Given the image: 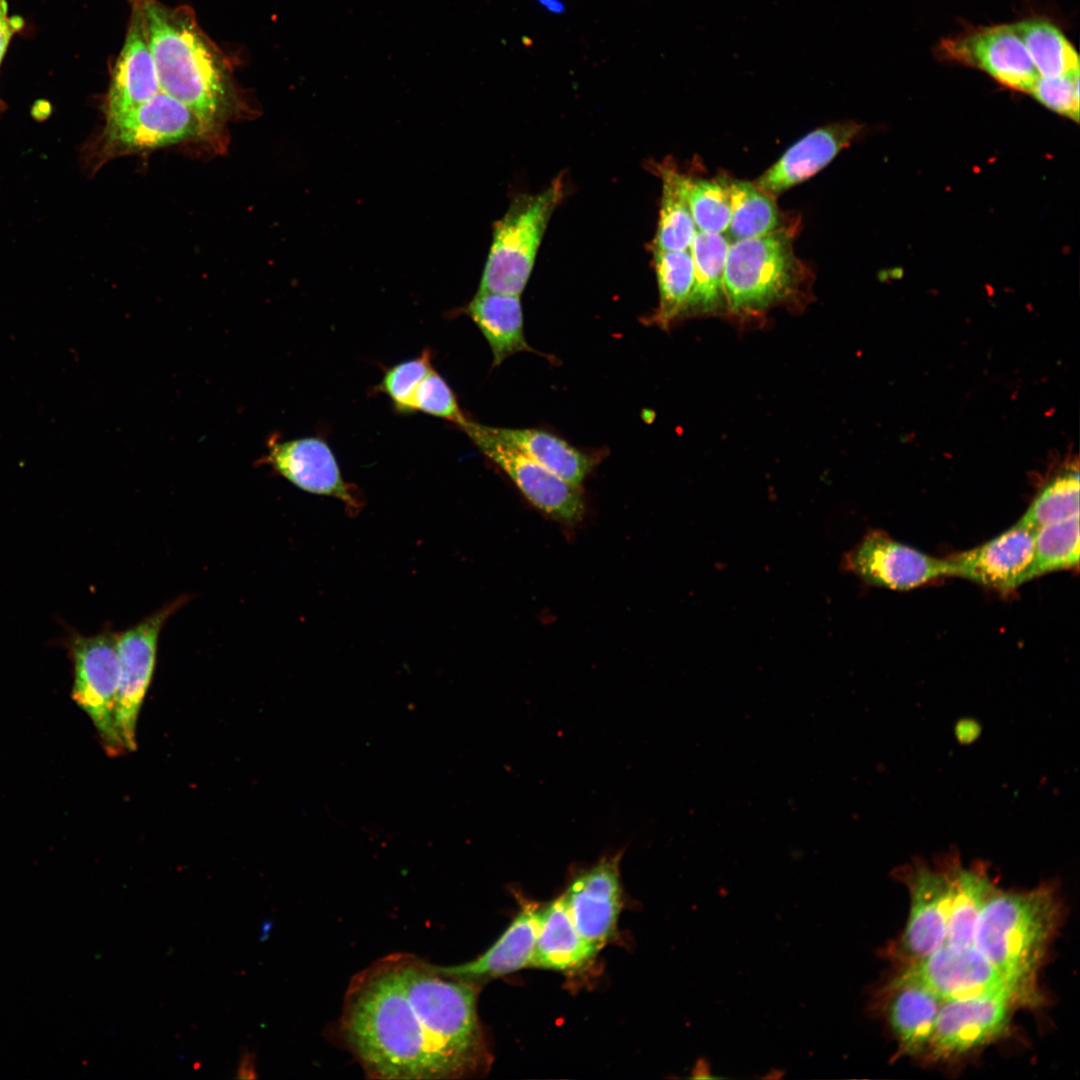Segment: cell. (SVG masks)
I'll use <instances>...</instances> for the list:
<instances>
[{"mask_svg":"<svg viewBox=\"0 0 1080 1080\" xmlns=\"http://www.w3.org/2000/svg\"><path fill=\"white\" fill-rule=\"evenodd\" d=\"M1035 531L1019 523L995 538L947 558L950 576L968 579L1000 591L1023 584L1030 564Z\"/></svg>","mask_w":1080,"mask_h":1080,"instance_id":"ac0fdd59","label":"cell"},{"mask_svg":"<svg viewBox=\"0 0 1080 1080\" xmlns=\"http://www.w3.org/2000/svg\"><path fill=\"white\" fill-rule=\"evenodd\" d=\"M729 239L720 233L696 231L690 246L694 279L683 316L720 315L727 310L724 272Z\"/></svg>","mask_w":1080,"mask_h":1080,"instance_id":"484cf974","label":"cell"},{"mask_svg":"<svg viewBox=\"0 0 1080 1080\" xmlns=\"http://www.w3.org/2000/svg\"><path fill=\"white\" fill-rule=\"evenodd\" d=\"M460 428L539 510L567 524L576 523L582 518L584 501L579 486L565 481L502 443L490 434L483 424L467 419Z\"/></svg>","mask_w":1080,"mask_h":1080,"instance_id":"8fae6325","label":"cell"},{"mask_svg":"<svg viewBox=\"0 0 1080 1080\" xmlns=\"http://www.w3.org/2000/svg\"><path fill=\"white\" fill-rule=\"evenodd\" d=\"M598 949L578 932L564 894L541 909L532 966L553 970L576 969Z\"/></svg>","mask_w":1080,"mask_h":1080,"instance_id":"603a6c76","label":"cell"},{"mask_svg":"<svg viewBox=\"0 0 1080 1080\" xmlns=\"http://www.w3.org/2000/svg\"><path fill=\"white\" fill-rule=\"evenodd\" d=\"M883 1012L900 1050L923 1055L943 1001L915 983L891 978L880 991Z\"/></svg>","mask_w":1080,"mask_h":1080,"instance_id":"ffe728a7","label":"cell"},{"mask_svg":"<svg viewBox=\"0 0 1080 1080\" xmlns=\"http://www.w3.org/2000/svg\"><path fill=\"white\" fill-rule=\"evenodd\" d=\"M426 414L450 421L461 427L466 421L457 398L445 381L433 368L418 385L413 399L412 412Z\"/></svg>","mask_w":1080,"mask_h":1080,"instance_id":"e575fe53","label":"cell"},{"mask_svg":"<svg viewBox=\"0 0 1080 1080\" xmlns=\"http://www.w3.org/2000/svg\"><path fill=\"white\" fill-rule=\"evenodd\" d=\"M950 877L951 900L945 944L958 947L973 945L974 930L980 912L996 889L983 863L965 868L959 857L950 853L942 860Z\"/></svg>","mask_w":1080,"mask_h":1080,"instance_id":"7402d4cb","label":"cell"},{"mask_svg":"<svg viewBox=\"0 0 1080 1080\" xmlns=\"http://www.w3.org/2000/svg\"><path fill=\"white\" fill-rule=\"evenodd\" d=\"M895 875L908 888L910 911L903 932L889 945L887 954L903 967L945 944L951 882L942 861L931 867L922 859H914L898 867Z\"/></svg>","mask_w":1080,"mask_h":1080,"instance_id":"ba28073f","label":"cell"},{"mask_svg":"<svg viewBox=\"0 0 1080 1080\" xmlns=\"http://www.w3.org/2000/svg\"><path fill=\"white\" fill-rule=\"evenodd\" d=\"M485 426L496 439L575 486L582 483L595 465L591 455L547 431Z\"/></svg>","mask_w":1080,"mask_h":1080,"instance_id":"cb8c5ba5","label":"cell"},{"mask_svg":"<svg viewBox=\"0 0 1080 1080\" xmlns=\"http://www.w3.org/2000/svg\"><path fill=\"white\" fill-rule=\"evenodd\" d=\"M129 1L127 32L103 102L105 122L126 114L161 91L142 9L137 0Z\"/></svg>","mask_w":1080,"mask_h":1080,"instance_id":"e0dca14e","label":"cell"},{"mask_svg":"<svg viewBox=\"0 0 1080 1080\" xmlns=\"http://www.w3.org/2000/svg\"><path fill=\"white\" fill-rule=\"evenodd\" d=\"M842 568L867 584L893 590H908L950 576L947 559L929 556L879 530L868 532L844 555Z\"/></svg>","mask_w":1080,"mask_h":1080,"instance_id":"4fadbf2b","label":"cell"},{"mask_svg":"<svg viewBox=\"0 0 1080 1080\" xmlns=\"http://www.w3.org/2000/svg\"><path fill=\"white\" fill-rule=\"evenodd\" d=\"M684 189L696 229L720 234L726 232L731 208L725 183L685 176Z\"/></svg>","mask_w":1080,"mask_h":1080,"instance_id":"d6a6232c","label":"cell"},{"mask_svg":"<svg viewBox=\"0 0 1080 1080\" xmlns=\"http://www.w3.org/2000/svg\"><path fill=\"white\" fill-rule=\"evenodd\" d=\"M980 733L981 726L974 719H961L955 725V736L961 744H970L974 742L979 737Z\"/></svg>","mask_w":1080,"mask_h":1080,"instance_id":"74e56055","label":"cell"},{"mask_svg":"<svg viewBox=\"0 0 1080 1080\" xmlns=\"http://www.w3.org/2000/svg\"><path fill=\"white\" fill-rule=\"evenodd\" d=\"M237 1075L239 1078H255V1056L246 1051L240 1059Z\"/></svg>","mask_w":1080,"mask_h":1080,"instance_id":"f35d334b","label":"cell"},{"mask_svg":"<svg viewBox=\"0 0 1080 1080\" xmlns=\"http://www.w3.org/2000/svg\"><path fill=\"white\" fill-rule=\"evenodd\" d=\"M861 128L854 121H843L810 132L792 145L754 184L771 197L779 195L824 168L849 145Z\"/></svg>","mask_w":1080,"mask_h":1080,"instance_id":"d6986e66","label":"cell"},{"mask_svg":"<svg viewBox=\"0 0 1080 1080\" xmlns=\"http://www.w3.org/2000/svg\"><path fill=\"white\" fill-rule=\"evenodd\" d=\"M431 369V354L425 350L420 356L387 369L376 390L386 394L398 412L410 413L414 393Z\"/></svg>","mask_w":1080,"mask_h":1080,"instance_id":"836d02e7","label":"cell"},{"mask_svg":"<svg viewBox=\"0 0 1080 1080\" xmlns=\"http://www.w3.org/2000/svg\"><path fill=\"white\" fill-rule=\"evenodd\" d=\"M654 265L659 290V305L651 321L662 329L681 316L692 289L694 265L690 249L654 248Z\"/></svg>","mask_w":1080,"mask_h":1080,"instance_id":"83f0119b","label":"cell"},{"mask_svg":"<svg viewBox=\"0 0 1080 1080\" xmlns=\"http://www.w3.org/2000/svg\"><path fill=\"white\" fill-rule=\"evenodd\" d=\"M662 199L654 248L687 250L697 231L684 189V175L662 168Z\"/></svg>","mask_w":1080,"mask_h":1080,"instance_id":"4dcf8cb0","label":"cell"},{"mask_svg":"<svg viewBox=\"0 0 1080 1080\" xmlns=\"http://www.w3.org/2000/svg\"><path fill=\"white\" fill-rule=\"evenodd\" d=\"M1079 513L1035 530L1033 553L1022 582L1052 571L1077 568Z\"/></svg>","mask_w":1080,"mask_h":1080,"instance_id":"f1b7e54d","label":"cell"},{"mask_svg":"<svg viewBox=\"0 0 1080 1080\" xmlns=\"http://www.w3.org/2000/svg\"><path fill=\"white\" fill-rule=\"evenodd\" d=\"M1017 1004L1008 990L944 1001L923 1055L952 1060L986 1046L1007 1032Z\"/></svg>","mask_w":1080,"mask_h":1080,"instance_id":"30bf717a","label":"cell"},{"mask_svg":"<svg viewBox=\"0 0 1080 1080\" xmlns=\"http://www.w3.org/2000/svg\"><path fill=\"white\" fill-rule=\"evenodd\" d=\"M215 131L191 108L167 93L104 123L83 152L88 169L96 171L113 158L209 138Z\"/></svg>","mask_w":1080,"mask_h":1080,"instance_id":"5b68a950","label":"cell"},{"mask_svg":"<svg viewBox=\"0 0 1080 1080\" xmlns=\"http://www.w3.org/2000/svg\"><path fill=\"white\" fill-rule=\"evenodd\" d=\"M161 91L191 108L215 132L239 107L229 63L193 10L137 0Z\"/></svg>","mask_w":1080,"mask_h":1080,"instance_id":"7a4b0ae2","label":"cell"},{"mask_svg":"<svg viewBox=\"0 0 1080 1080\" xmlns=\"http://www.w3.org/2000/svg\"><path fill=\"white\" fill-rule=\"evenodd\" d=\"M541 909L535 903L522 906L498 940L476 959L443 967L452 976L478 984L532 966L539 931Z\"/></svg>","mask_w":1080,"mask_h":1080,"instance_id":"44dd1931","label":"cell"},{"mask_svg":"<svg viewBox=\"0 0 1080 1080\" xmlns=\"http://www.w3.org/2000/svg\"><path fill=\"white\" fill-rule=\"evenodd\" d=\"M900 968L892 978L923 986L943 1002L1008 990L998 971L974 945L943 944Z\"/></svg>","mask_w":1080,"mask_h":1080,"instance_id":"5bb4252c","label":"cell"},{"mask_svg":"<svg viewBox=\"0 0 1080 1080\" xmlns=\"http://www.w3.org/2000/svg\"><path fill=\"white\" fill-rule=\"evenodd\" d=\"M1079 513V468L1071 463L1062 468L1038 492L1017 522L1031 530Z\"/></svg>","mask_w":1080,"mask_h":1080,"instance_id":"1f68e13d","label":"cell"},{"mask_svg":"<svg viewBox=\"0 0 1080 1080\" xmlns=\"http://www.w3.org/2000/svg\"><path fill=\"white\" fill-rule=\"evenodd\" d=\"M118 634L107 626L89 636L71 631L65 639L73 664L72 697L92 721L110 756L126 751L116 723L120 676Z\"/></svg>","mask_w":1080,"mask_h":1080,"instance_id":"52a82bcc","label":"cell"},{"mask_svg":"<svg viewBox=\"0 0 1080 1080\" xmlns=\"http://www.w3.org/2000/svg\"><path fill=\"white\" fill-rule=\"evenodd\" d=\"M623 851L608 853L577 871L564 894L580 935L598 950L613 935L621 907L620 860Z\"/></svg>","mask_w":1080,"mask_h":1080,"instance_id":"9a60e30c","label":"cell"},{"mask_svg":"<svg viewBox=\"0 0 1080 1080\" xmlns=\"http://www.w3.org/2000/svg\"><path fill=\"white\" fill-rule=\"evenodd\" d=\"M264 462L306 492L339 499L352 514L362 505L356 490L342 478L331 448L318 437L271 439Z\"/></svg>","mask_w":1080,"mask_h":1080,"instance_id":"2e32d148","label":"cell"},{"mask_svg":"<svg viewBox=\"0 0 1080 1080\" xmlns=\"http://www.w3.org/2000/svg\"><path fill=\"white\" fill-rule=\"evenodd\" d=\"M1029 93L1050 110L1078 121L1079 74L1055 78L1039 76Z\"/></svg>","mask_w":1080,"mask_h":1080,"instance_id":"d590c367","label":"cell"},{"mask_svg":"<svg viewBox=\"0 0 1080 1080\" xmlns=\"http://www.w3.org/2000/svg\"><path fill=\"white\" fill-rule=\"evenodd\" d=\"M189 599L188 595H181L118 634L120 676L116 723L126 751L137 748L138 716L153 678L161 630Z\"/></svg>","mask_w":1080,"mask_h":1080,"instance_id":"9c48e42d","label":"cell"},{"mask_svg":"<svg viewBox=\"0 0 1080 1080\" xmlns=\"http://www.w3.org/2000/svg\"><path fill=\"white\" fill-rule=\"evenodd\" d=\"M1063 905L1055 886L1027 891L996 888L977 919L973 945L998 971L1016 1001L1038 1004L1039 970L1060 926Z\"/></svg>","mask_w":1080,"mask_h":1080,"instance_id":"3957f363","label":"cell"},{"mask_svg":"<svg viewBox=\"0 0 1080 1080\" xmlns=\"http://www.w3.org/2000/svg\"><path fill=\"white\" fill-rule=\"evenodd\" d=\"M478 992L417 955L389 954L351 979L336 1036L371 1079L479 1076L491 1054Z\"/></svg>","mask_w":1080,"mask_h":1080,"instance_id":"6da1fadb","label":"cell"},{"mask_svg":"<svg viewBox=\"0 0 1080 1080\" xmlns=\"http://www.w3.org/2000/svg\"><path fill=\"white\" fill-rule=\"evenodd\" d=\"M467 313L491 348L493 367L515 353L534 351L525 339L519 295L478 291Z\"/></svg>","mask_w":1080,"mask_h":1080,"instance_id":"d4e9b609","label":"cell"},{"mask_svg":"<svg viewBox=\"0 0 1080 1080\" xmlns=\"http://www.w3.org/2000/svg\"><path fill=\"white\" fill-rule=\"evenodd\" d=\"M1039 76L1055 78L1079 74L1078 53L1063 32L1044 18L1012 24Z\"/></svg>","mask_w":1080,"mask_h":1080,"instance_id":"4316f807","label":"cell"},{"mask_svg":"<svg viewBox=\"0 0 1080 1080\" xmlns=\"http://www.w3.org/2000/svg\"><path fill=\"white\" fill-rule=\"evenodd\" d=\"M563 196L555 179L537 194L521 195L494 228L479 292L519 295L532 272L548 221Z\"/></svg>","mask_w":1080,"mask_h":1080,"instance_id":"8992f818","label":"cell"},{"mask_svg":"<svg viewBox=\"0 0 1080 1080\" xmlns=\"http://www.w3.org/2000/svg\"><path fill=\"white\" fill-rule=\"evenodd\" d=\"M724 183L731 208L727 231L733 241L759 237L777 229L779 214L771 196L747 181Z\"/></svg>","mask_w":1080,"mask_h":1080,"instance_id":"f546056e","label":"cell"},{"mask_svg":"<svg viewBox=\"0 0 1080 1080\" xmlns=\"http://www.w3.org/2000/svg\"><path fill=\"white\" fill-rule=\"evenodd\" d=\"M937 56L977 68L1007 88L1030 92L1039 74L1012 25L975 27L942 40Z\"/></svg>","mask_w":1080,"mask_h":1080,"instance_id":"7c38bea8","label":"cell"},{"mask_svg":"<svg viewBox=\"0 0 1080 1080\" xmlns=\"http://www.w3.org/2000/svg\"><path fill=\"white\" fill-rule=\"evenodd\" d=\"M24 20L20 16L9 15L7 0H0V66L13 36L22 30ZM4 103L0 100V110Z\"/></svg>","mask_w":1080,"mask_h":1080,"instance_id":"8d00e7d4","label":"cell"},{"mask_svg":"<svg viewBox=\"0 0 1080 1080\" xmlns=\"http://www.w3.org/2000/svg\"><path fill=\"white\" fill-rule=\"evenodd\" d=\"M808 273L784 229L730 242L724 272L727 310L756 317L778 305L796 304Z\"/></svg>","mask_w":1080,"mask_h":1080,"instance_id":"277c9868","label":"cell"}]
</instances>
